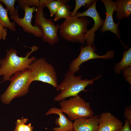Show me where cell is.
Returning a JSON list of instances; mask_svg holds the SVG:
<instances>
[{"label":"cell","instance_id":"obj_1","mask_svg":"<svg viewBox=\"0 0 131 131\" xmlns=\"http://www.w3.org/2000/svg\"><path fill=\"white\" fill-rule=\"evenodd\" d=\"M31 48V51L28 52L24 57L18 56L17 51L13 48H11L7 50L5 57L0 59V76H2L1 83L10 81L13 74L28 69L36 59L35 57L30 58L29 57L33 52L38 50V47L33 45Z\"/></svg>","mask_w":131,"mask_h":131},{"label":"cell","instance_id":"obj_2","mask_svg":"<svg viewBox=\"0 0 131 131\" xmlns=\"http://www.w3.org/2000/svg\"><path fill=\"white\" fill-rule=\"evenodd\" d=\"M65 76L64 79L55 88L56 91L60 92L54 97V101L60 102L66 98L78 96V94L82 91H86L85 89L86 87L100 78L101 75L91 80L82 79L81 76H76L74 73L69 70Z\"/></svg>","mask_w":131,"mask_h":131},{"label":"cell","instance_id":"obj_3","mask_svg":"<svg viewBox=\"0 0 131 131\" xmlns=\"http://www.w3.org/2000/svg\"><path fill=\"white\" fill-rule=\"evenodd\" d=\"M32 72L28 69L16 73L11 78L9 85L1 95V101L9 104L14 98L26 94L32 82Z\"/></svg>","mask_w":131,"mask_h":131},{"label":"cell","instance_id":"obj_4","mask_svg":"<svg viewBox=\"0 0 131 131\" xmlns=\"http://www.w3.org/2000/svg\"><path fill=\"white\" fill-rule=\"evenodd\" d=\"M90 22L86 16L79 18L70 16L59 25V33L65 40L83 44L85 35Z\"/></svg>","mask_w":131,"mask_h":131},{"label":"cell","instance_id":"obj_5","mask_svg":"<svg viewBox=\"0 0 131 131\" xmlns=\"http://www.w3.org/2000/svg\"><path fill=\"white\" fill-rule=\"evenodd\" d=\"M59 105L61 111L67 114L71 121L80 118L90 117L94 115L90 103L78 95L68 100L61 101Z\"/></svg>","mask_w":131,"mask_h":131},{"label":"cell","instance_id":"obj_6","mask_svg":"<svg viewBox=\"0 0 131 131\" xmlns=\"http://www.w3.org/2000/svg\"><path fill=\"white\" fill-rule=\"evenodd\" d=\"M28 69L32 72V82H42L55 88L57 86V78L55 69L51 64L46 61L44 58L36 59Z\"/></svg>","mask_w":131,"mask_h":131},{"label":"cell","instance_id":"obj_7","mask_svg":"<svg viewBox=\"0 0 131 131\" xmlns=\"http://www.w3.org/2000/svg\"><path fill=\"white\" fill-rule=\"evenodd\" d=\"M44 8L38 7L36 8L34 25L39 26L42 29L43 33L42 40L53 45L60 39L57 34L59 25H55L54 21L44 16Z\"/></svg>","mask_w":131,"mask_h":131},{"label":"cell","instance_id":"obj_8","mask_svg":"<svg viewBox=\"0 0 131 131\" xmlns=\"http://www.w3.org/2000/svg\"><path fill=\"white\" fill-rule=\"evenodd\" d=\"M96 49L94 45L92 44L83 47L82 46L78 56L72 61L70 64L69 70L75 73L78 71L80 66L88 60L97 58L110 59L115 56L114 50L108 51L104 55L100 56L95 52Z\"/></svg>","mask_w":131,"mask_h":131},{"label":"cell","instance_id":"obj_9","mask_svg":"<svg viewBox=\"0 0 131 131\" xmlns=\"http://www.w3.org/2000/svg\"><path fill=\"white\" fill-rule=\"evenodd\" d=\"M22 8L25 12V16L23 18L19 17V13L12 15L11 19L21 27L25 32L32 34L35 36L41 37L43 34V32L41 27L39 26H33L31 22L33 17V13L35 11L36 6L30 7L24 6Z\"/></svg>","mask_w":131,"mask_h":131},{"label":"cell","instance_id":"obj_10","mask_svg":"<svg viewBox=\"0 0 131 131\" xmlns=\"http://www.w3.org/2000/svg\"><path fill=\"white\" fill-rule=\"evenodd\" d=\"M97 0H95L89 8L83 12H77L75 16L78 18L83 16H89L93 18L94 21L93 26L88 30L85 34V40L87 45L93 44L95 36V32L99 30V28L102 26L104 21L101 17L99 13L96 8V4Z\"/></svg>","mask_w":131,"mask_h":131},{"label":"cell","instance_id":"obj_11","mask_svg":"<svg viewBox=\"0 0 131 131\" xmlns=\"http://www.w3.org/2000/svg\"><path fill=\"white\" fill-rule=\"evenodd\" d=\"M101 1L104 4L106 12L105 20L100 29L101 32L103 33L107 31H110L116 34L118 38L120 39L118 27L120 23H115L113 18V13L116 9L115 2L111 0H102Z\"/></svg>","mask_w":131,"mask_h":131},{"label":"cell","instance_id":"obj_12","mask_svg":"<svg viewBox=\"0 0 131 131\" xmlns=\"http://www.w3.org/2000/svg\"><path fill=\"white\" fill-rule=\"evenodd\" d=\"M123 126L120 120L108 112L100 115L97 131H118Z\"/></svg>","mask_w":131,"mask_h":131},{"label":"cell","instance_id":"obj_13","mask_svg":"<svg viewBox=\"0 0 131 131\" xmlns=\"http://www.w3.org/2000/svg\"><path fill=\"white\" fill-rule=\"evenodd\" d=\"M99 118V116L95 115L75 120L73 123V130L74 131H97Z\"/></svg>","mask_w":131,"mask_h":131},{"label":"cell","instance_id":"obj_14","mask_svg":"<svg viewBox=\"0 0 131 131\" xmlns=\"http://www.w3.org/2000/svg\"><path fill=\"white\" fill-rule=\"evenodd\" d=\"M52 114H57L59 116L55 121L56 124L58 127L52 129L53 131H71L73 130V123L64 114L60 109L56 107L51 108L46 113L45 115Z\"/></svg>","mask_w":131,"mask_h":131},{"label":"cell","instance_id":"obj_15","mask_svg":"<svg viewBox=\"0 0 131 131\" xmlns=\"http://www.w3.org/2000/svg\"><path fill=\"white\" fill-rule=\"evenodd\" d=\"M115 3L117 18L121 20L124 18H130L131 14V0H117Z\"/></svg>","mask_w":131,"mask_h":131},{"label":"cell","instance_id":"obj_16","mask_svg":"<svg viewBox=\"0 0 131 131\" xmlns=\"http://www.w3.org/2000/svg\"><path fill=\"white\" fill-rule=\"evenodd\" d=\"M121 61L116 64L114 67V71L117 74L120 73L122 70L125 68L131 66V48L127 51L124 52Z\"/></svg>","mask_w":131,"mask_h":131},{"label":"cell","instance_id":"obj_17","mask_svg":"<svg viewBox=\"0 0 131 131\" xmlns=\"http://www.w3.org/2000/svg\"><path fill=\"white\" fill-rule=\"evenodd\" d=\"M8 11L4 8L0 1V22L4 27L15 32L16 31L15 23L11 22L8 15Z\"/></svg>","mask_w":131,"mask_h":131},{"label":"cell","instance_id":"obj_18","mask_svg":"<svg viewBox=\"0 0 131 131\" xmlns=\"http://www.w3.org/2000/svg\"><path fill=\"white\" fill-rule=\"evenodd\" d=\"M71 7L65 3L59 9L55 15L54 21H58L60 19L64 18L66 19L70 16L71 12L70 11Z\"/></svg>","mask_w":131,"mask_h":131},{"label":"cell","instance_id":"obj_19","mask_svg":"<svg viewBox=\"0 0 131 131\" xmlns=\"http://www.w3.org/2000/svg\"><path fill=\"white\" fill-rule=\"evenodd\" d=\"M69 1V0H52L46 5L45 7L48 8L50 16L52 17L56 14L59 9L62 5L67 3Z\"/></svg>","mask_w":131,"mask_h":131},{"label":"cell","instance_id":"obj_20","mask_svg":"<svg viewBox=\"0 0 131 131\" xmlns=\"http://www.w3.org/2000/svg\"><path fill=\"white\" fill-rule=\"evenodd\" d=\"M94 0H76L75 5L73 11L71 12V16H74L77 11L82 6L86 4V7H90L93 3Z\"/></svg>","mask_w":131,"mask_h":131},{"label":"cell","instance_id":"obj_21","mask_svg":"<svg viewBox=\"0 0 131 131\" xmlns=\"http://www.w3.org/2000/svg\"><path fill=\"white\" fill-rule=\"evenodd\" d=\"M16 0H0V1L4 3L6 6V9L9 11V14L12 15L18 12L17 9L15 8Z\"/></svg>","mask_w":131,"mask_h":131},{"label":"cell","instance_id":"obj_22","mask_svg":"<svg viewBox=\"0 0 131 131\" xmlns=\"http://www.w3.org/2000/svg\"><path fill=\"white\" fill-rule=\"evenodd\" d=\"M16 1L18 2V6L21 8L24 6L30 7L32 6L38 7L40 1L39 0H18Z\"/></svg>","mask_w":131,"mask_h":131},{"label":"cell","instance_id":"obj_23","mask_svg":"<svg viewBox=\"0 0 131 131\" xmlns=\"http://www.w3.org/2000/svg\"><path fill=\"white\" fill-rule=\"evenodd\" d=\"M28 119L22 117L21 119H18L16 123V126L14 131H25V124Z\"/></svg>","mask_w":131,"mask_h":131},{"label":"cell","instance_id":"obj_24","mask_svg":"<svg viewBox=\"0 0 131 131\" xmlns=\"http://www.w3.org/2000/svg\"><path fill=\"white\" fill-rule=\"evenodd\" d=\"M124 77L126 80L131 84V67L128 66L123 70Z\"/></svg>","mask_w":131,"mask_h":131},{"label":"cell","instance_id":"obj_25","mask_svg":"<svg viewBox=\"0 0 131 131\" xmlns=\"http://www.w3.org/2000/svg\"><path fill=\"white\" fill-rule=\"evenodd\" d=\"M7 29L5 28L0 22V40H5L7 34Z\"/></svg>","mask_w":131,"mask_h":131},{"label":"cell","instance_id":"obj_26","mask_svg":"<svg viewBox=\"0 0 131 131\" xmlns=\"http://www.w3.org/2000/svg\"><path fill=\"white\" fill-rule=\"evenodd\" d=\"M124 117L129 120L130 126H131V106L126 107L124 112Z\"/></svg>","mask_w":131,"mask_h":131},{"label":"cell","instance_id":"obj_27","mask_svg":"<svg viewBox=\"0 0 131 131\" xmlns=\"http://www.w3.org/2000/svg\"><path fill=\"white\" fill-rule=\"evenodd\" d=\"M131 127L129 120L126 119L124 125L118 131H131Z\"/></svg>","mask_w":131,"mask_h":131},{"label":"cell","instance_id":"obj_28","mask_svg":"<svg viewBox=\"0 0 131 131\" xmlns=\"http://www.w3.org/2000/svg\"><path fill=\"white\" fill-rule=\"evenodd\" d=\"M51 0H40L38 7L44 8L45 7V6L47 4H48Z\"/></svg>","mask_w":131,"mask_h":131},{"label":"cell","instance_id":"obj_29","mask_svg":"<svg viewBox=\"0 0 131 131\" xmlns=\"http://www.w3.org/2000/svg\"><path fill=\"white\" fill-rule=\"evenodd\" d=\"M25 131H33V127L32 126L31 123L25 124Z\"/></svg>","mask_w":131,"mask_h":131},{"label":"cell","instance_id":"obj_30","mask_svg":"<svg viewBox=\"0 0 131 131\" xmlns=\"http://www.w3.org/2000/svg\"><path fill=\"white\" fill-rule=\"evenodd\" d=\"M74 131L73 130L72 131Z\"/></svg>","mask_w":131,"mask_h":131}]
</instances>
